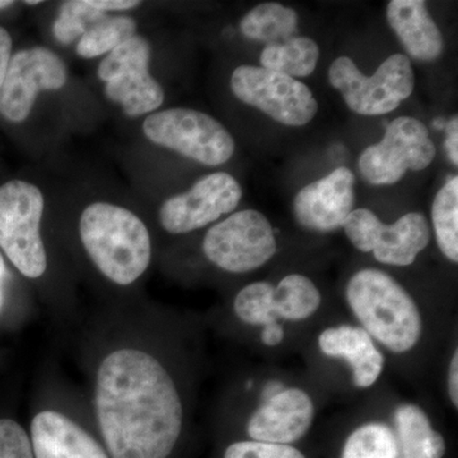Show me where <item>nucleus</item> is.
<instances>
[{
    "mask_svg": "<svg viewBox=\"0 0 458 458\" xmlns=\"http://www.w3.org/2000/svg\"><path fill=\"white\" fill-rule=\"evenodd\" d=\"M82 333L86 397L110 457L174 456L194 417L198 331L174 312L122 303Z\"/></svg>",
    "mask_w": 458,
    "mask_h": 458,
    "instance_id": "nucleus-1",
    "label": "nucleus"
},
{
    "mask_svg": "<svg viewBox=\"0 0 458 458\" xmlns=\"http://www.w3.org/2000/svg\"><path fill=\"white\" fill-rule=\"evenodd\" d=\"M436 147L427 126L414 117L401 116L388 123L385 137L364 150L360 171L372 185H393L408 171H421L432 164Z\"/></svg>",
    "mask_w": 458,
    "mask_h": 458,
    "instance_id": "nucleus-12",
    "label": "nucleus"
},
{
    "mask_svg": "<svg viewBox=\"0 0 458 458\" xmlns=\"http://www.w3.org/2000/svg\"><path fill=\"white\" fill-rule=\"evenodd\" d=\"M437 245L447 260L458 261V179L451 177L439 190L432 205Z\"/></svg>",
    "mask_w": 458,
    "mask_h": 458,
    "instance_id": "nucleus-24",
    "label": "nucleus"
},
{
    "mask_svg": "<svg viewBox=\"0 0 458 458\" xmlns=\"http://www.w3.org/2000/svg\"><path fill=\"white\" fill-rule=\"evenodd\" d=\"M445 147L448 158L454 165H458V119L457 116L452 117L445 123Z\"/></svg>",
    "mask_w": 458,
    "mask_h": 458,
    "instance_id": "nucleus-33",
    "label": "nucleus"
},
{
    "mask_svg": "<svg viewBox=\"0 0 458 458\" xmlns=\"http://www.w3.org/2000/svg\"><path fill=\"white\" fill-rule=\"evenodd\" d=\"M318 348L328 360H342L351 370L352 384L369 390L385 372V352L357 324H337L319 331Z\"/></svg>",
    "mask_w": 458,
    "mask_h": 458,
    "instance_id": "nucleus-17",
    "label": "nucleus"
},
{
    "mask_svg": "<svg viewBox=\"0 0 458 458\" xmlns=\"http://www.w3.org/2000/svg\"><path fill=\"white\" fill-rule=\"evenodd\" d=\"M45 200L41 190L22 180L0 186V251L33 282H44L49 254L42 237Z\"/></svg>",
    "mask_w": 458,
    "mask_h": 458,
    "instance_id": "nucleus-5",
    "label": "nucleus"
},
{
    "mask_svg": "<svg viewBox=\"0 0 458 458\" xmlns=\"http://www.w3.org/2000/svg\"><path fill=\"white\" fill-rule=\"evenodd\" d=\"M205 259L228 274L260 269L278 252L269 219L254 209L240 210L208 229L201 243Z\"/></svg>",
    "mask_w": 458,
    "mask_h": 458,
    "instance_id": "nucleus-7",
    "label": "nucleus"
},
{
    "mask_svg": "<svg viewBox=\"0 0 458 458\" xmlns=\"http://www.w3.org/2000/svg\"><path fill=\"white\" fill-rule=\"evenodd\" d=\"M349 242L361 252H372L388 267H410L429 245L432 238L426 216L412 212L393 225H385L369 209L352 210L343 225Z\"/></svg>",
    "mask_w": 458,
    "mask_h": 458,
    "instance_id": "nucleus-9",
    "label": "nucleus"
},
{
    "mask_svg": "<svg viewBox=\"0 0 458 458\" xmlns=\"http://www.w3.org/2000/svg\"><path fill=\"white\" fill-rule=\"evenodd\" d=\"M297 12L279 3H262L247 12L240 22L242 35L249 40L276 44L293 38L298 30Z\"/></svg>",
    "mask_w": 458,
    "mask_h": 458,
    "instance_id": "nucleus-20",
    "label": "nucleus"
},
{
    "mask_svg": "<svg viewBox=\"0 0 458 458\" xmlns=\"http://www.w3.org/2000/svg\"><path fill=\"white\" fill-rule=\"evenodd\" d=\"M354 181L349 168L339 167L324 179L304 186L293 201L298 223L318 233L343 228L354 207Z\"/></svg>",
    "mask_w": 458,
    "mask_h": 458,
    "instance_id": "nucleus-16",
    "label": "nucleus"
},
{
    "mask_svg": "<svg viewBox=\"0 0 458 458\" xmlns=\"http://www.w3.org/2000/svg\"><path fill=\"white\" fill-rule=\"evenodd\" d=\"M242 198V189L227 172H214L195 182L188 192L165 200L159 209V223L174 236L216 223L233 212Z\"/></svg>",
    "mask_w": 458,
    "mask_h": 458,
    "instance_id": "nucleus-15",
    "label": "nucleus"
},
{
    "mask_svg": "<svg viewBox=\"0 0 458 458\" xmlns=\"http://www.w3.org/2000/svg\"><path fill=\"white\" fill-rule=\"evenodd\" d=\"M11 5H13V2H11V0H0V9L8 8Z\"/></svg>",
    "mask_w": 458,
    "mask_h": 458,
    "instance_id": "nucleus-37",
    "label": "nucleus"
},
{
    "mask_svg": "<svg viewBox=\"0 0 458 458\" xmlns=\"http://www.w3.org/2000/svg\"><path fill=\"white\" fill-rule=\"evenodd\" d=\"M328 81L342 93L348 107L363 116L396 110L415 86L411 62L403 54L388 56L370 77L361 73L351 57H337L328 71Z\"/></svg>",
    "mask_w": 458,
    "mask_h": 458,
    "instance_id": "nucleus-6",
    "label": "nucleus"
},
{
    "mask_svg": "<svg viewBox=\"0 0 458 458\" xmlns=\"http://www.w3.org/2000/svg\"><path fill=\"white\" fill-rule=\"evenodd\" d=\"M447 393L452 408L458 409V349L452 352L447 369Z\"/></svg>",
    "mask_w": 458,
    "mask_h": 458,
    "instance_id": "nucleus-31",
    "label": "nucleus"
},
{
    "mask_svg": "<svg viewBox=\"0 0 458 458\" xmlns=\"http://www.w3.org/2000/svg\"><path fill=\"white\" fill-rule=\"evenodd\" d=\"M137 23L131 17L105 18L89 27L77 45V54L83 59H93L110 54L123 42L135 36Z\"/></svg>",
    "mask_w": 458,
    "mask_h": 458,
    "instance_id": "nucleus-26",
    "label": "nucleus"
},
{
    "mask_svg": "<svg viewBox=\"0 0 458 458\" xmlns=\"http://www.w3.org/2000/svg\"><path fill=\"white\" fill-rule=\"evenodd\" d=\"M150 55L149 42L135 35L111 51L98 66L105 95L122 105L129 117L153 113L164 104L165 90L149 73Z\"/></svg>",
    "mask_w": 458,
    "mask_h": 458,
    "instance_id": "nucleus-10",
    "label": "nucleus"
},
{
    "mask_svg": "<svg viewBox=\"0 0 458 458\" xmlns=\"http://www.w3.org/2000/svg\"><path fill=\"white\" fill-rule=\"evenodd\" d=\"M0 458H35L29 432L11 418H0Z\"/></svg>",
    "mask_w": 458,
    "mask_h": 458,
    "instance_id": "nucleus-29",
    "label": "nucleus"
},
{
    "mask_svg": "<svg viewBox=\"0 0 458 458\" xmlns=\"http://www.w3.org/2000/svg\"><path fill=\"white\" fill-rule=\"evenodd\" d=\"M345 301L358 327L384 351L405 355L420 345L426 333L423 311L408 289L386 271L367 267L352 274Z\"/></svg>",
    "mask_w": 458,
    "mask_h": 458,
    "instance_id": "nucleus-3",
    "label": "nucleus"
},
{
    "mask_svg": "<svg viewBox=\"0 0 458 458\" xmlns=\"http://www.w3.org/2000/svg\"><path fill=\"white\" fill-rule=\"evenodd\" d=\"M66 81L65 63L53 51L42 47L18 51L0 86V114L12 123L25 122L38 93L62 89Z\"/></svg>",
    "mask_w": 458,
    "mask_h": 458,
    "instance_id": "nucleus-14",
    "label": "nucleus"
},
{
    "mask_svg": "<svg viewBox=\"0 0 458 458\" xmlns=\"http://www.w3.org/2000/svg\"><path fill=\"white\" fill-rule=\"evenodd\" d=\"M319 47L312 38L293 36L288 40L267 45L260 54L262 68L288 77H309L318 65Z\"/></svg>",
    "mask_w": 458,
    "mask_h": 458,
    "instance_id": "nucleus-21",
    "label": "nucleus"
},
{
    "mask_svg": "<svg viewBox=\"0 0 458 458\" xmlns=\"http://www.w3.org/2000/svg\"><path fill=\"white\" fill-rule=\"evenodd\" d=\"M12 57V38L7 30L0 27V86L4 81Z\"/></svg>",
    "mask_w": 458,
    "mask_h": 458,
    "instance_id": "nucleus-34",
    "label": "nucleus"
},
{
    "mask_svg": "<svg viewBox=\"0 0 458 458\" xmlns=\"http://www.w3.org/2000/svg\"><path fill=\"white\" fill-rule=\"evenodd\" d=\"M273 309L280 322H303L321 309L318 285L302 274H289L273 286Z\"/></svg>",
    "mask_w": 458,
    "mask_h": 458,
    "instance_id": "nucleus-19",
    "label": "nucleus"
},
{
    "mask_svg": "<svg viewBox=\"0 0 458 458\" xmlns=\"http://www.w3.org/2000/svg\"><path fill=\"white\" fill-rule=\"evenodd\" d=\"M87 2L90 7L105 14L106 12L131 11L141 4V2H135V0H87Z\"/></svg>",
    "mask_w": 458,
    "mask_h": 458,
    "instance_id": "nucleus-32",
    "label": "nucleus"
},
{
    "mask_svg": "<svg viewBox=\"0 0 458 458\" xmlns=\"http://www.w3.org/2000/svg\"><path fill=\"white\" fill-rule=\"evenodd\" d=\"M77 231L93 270L114 291H131L146 276L153 260L152 236L131 210L96 201L84 208Z\"/></svg>",
    "mask_w": 458,
    "mask_h": 458,
    "instance_id": "nucleus-2",
    "label": "nucleus"
},
{
    "mask_svg": "<svg viewBox=\"0 0 458 458\" xmlns=\"http://www.w3.org/2000/svg\"><path fill=\"white\" fill-rule=\"evenodd\" d=\"M316 418V403L301 386L274 382L246 419L250 441L293 445L310 432Z\"/></svg>",
    "mask_w": 458,
    "mask_h": 458,
    "instance_id": "nucleus-13",
    "label": "nucleus"
},
{
    "mask_svg": "<svg viewBox=\"0 0 458 458\" xmlns=\"http://www.w3.org/2000/svg\"><path fill=\"white\" fill-rule=\"evenodd\" d=\"M445 123H447V122H445L442 117H438V119L434 120L433 126L437 131H445Z\"/></svg>",
    "mask_w": 458,
    "mask_h": 458,
    "instance_id": "nucleus-36",
    "label": "nucleus"
},
{
    "mask_svg": "<svg viewBox=\"0 0 458 458\" xmlns=\"http://www.w3.org/2000/svg\"><path fill=\"white\" fill-rule=\"evenodd\" d=\"M340 458H399L393 426L369 420L355 427L344 442Z\"/></svg>",
    "mask_w": 458,
    "mask_h": 458,
    "instance_id": "nucleus-23",
    "label": "nucleus"
},
{
    "mask_svg": "<svg viewBox=\"0 0 458 458\" xmlns=\"http://www.w3.org/2000/svg\"><path fill=\"white\" fill-rule=\"evenodd\" d=\"M29 436L35 458H111L86 394L57 379L41 385Z\"/></svg>",
    "mask_w": 458,
    "mask_h": 458,
    "instance_id": "nucleus-4",
    "label": "nucleus"
},
{
    "mask_svg": "<svg viewBox=\"0 0 458 458\" xmlns=\"http://www.w3.org/2000/svg\"><path fill=\"white\" fill-rule=\"evenodd\" d=\"M387 20L391 29L412 59L433 62L441 56L445 42L441 30L420 0H393L388 3Z\"/></svg>",
    "mask_w": 458,
    "mask_h": 458,
    "instance_id": "nucleus-18",
    "label": "nucleus"
},
{
    "mask_svg": "<svg viewBox=\"0 0 458 458\" xmlns=\"http://www.w3.org/2000/svg\"><path fill=\"white\" fill-rule=\"evenodd\" d=\"M285 337L286 330L283 322H276L260 328V342L267 348H278L284 343Z\"/></svg>",
    "mask_w": 458,
    "mask_h": 458,
    "instance_id": "nucleus-30",
    "label": "nucleus"
},
{
    "mask_svg": "<svg viewBox=\"0 0 458 458\" xmlns=\"http://www.w3.org/2000/svg\"><path fill=\"white\" fill-rule=\"evenodd\" d=\"M223 458H307L293 445L240 439L229 443Z\"/></svg>",
    "mask_w": 458,
    "mask_h": 458,
    "instance_id": "nucleus-28",
    "label": "nucleus"
},
{
    "mask_svg": "<svg viewBox=\"0 0 458 458\" xmlns=\"http://www.w3.org/2000/svg\"><path fill=\"white\" fill-rule=\"evenodd\" d=\"M393 428L399 458H428V441L436 429L426 410L414 403H400L393 412Z\"/></svg>",
    "mask_w": 458,
    "mask_h": 458,
    "instance_id": "nucleus-22",
    "label": "nucleus"
},
{
    "mask_svg": "<svg viewBox=\"0 0 458 458\" xmlns=\"http://www.w3.org/2000/svg\"><path fill=\"white\" fill-rule=\"evenodd\" d=\"M105 18H106V14L90 7L87 0L65 2L60 8L59 16L54 22V36L60 44H72L87 32L89 23L95 26Z\"/></svg>",
    "mask_w": 458,
    "mask_h": 458,
    "instance_id": "nucleus-27",
    "label": "nucleus"
},
{
    "mask_svg": "<svg viewBox=\"0 0 458 458\" xmlns=\"http://www.w3.org/2000/svg\"><path fill=\"white\" fill-rule=\"evenodd\" d=\"M148 140L205 165L228 162L236 149L233 137L210 114L191 108H167L143 123Z\"/></svg>",
    "mask_w": 458,
    "mask_h": 458,
    "instance_id": "nucleus-8",
    "label": "nucleus"
},
{
    "mask_svg": "<svg viewBox=\"0 0 458 458\" xmlns=\"http://www.w3.org/2000/svg\"><path fill=\"white\" fill-rule=\"evenodd\" d=\"M273 284L250 283L241 288L232 301V315L245 327L262 328L280 322L273 309Z\"/></svg>",
    "mask_w": 458,
    "mask_h": 458,
    "instance_id": "nucleus-25",
    "label": "nucleus"
},
{
    "mask_svg": "<svg viewBox=\"0 0 458 458\" xmlns=\"http://www.w3.org/2000/svg\"><path fill=\"white\" fill-rule=\"evenodd\" d=\"M40 0H26L25 2V4H29V5H36V4H40Z\"/></svg>",
    "mask_w": 458,
    "mask_h": 458,
    "instance_id": "nucleus-38",
    "label": "nucleus"
},
{
    "mask_svg": "<svg viewBox=\"0 0 458 458\" xmlns=\"http://www.w3.org/2000/svg\"><path fill=\"white\" fill-rule=\"evenodd\" d=\"M231 89L243 104L283 125H307L318 114V101L306 84L262 66H238L232 73Z\"/></svg>",
    "mask_w": 458,
    "mask_h": 458,
    "instance_id": "nucleus-11",
    "label": "nucleus"
},
{
    "mask_svg": "<svg viewBox=\"0 0 458 458\" xmlns=\"http://www.w3.org/2000/svg\"><path fill=\"white\" fill-rule=\"evenodd\" d=\"M7 265H5L4 256L0 251V316L3 315L5 307V284H7Z\"/></svg>",
    "mask_w": 458,
    "mask_h": 458,
    "instance_id": "nucleus-35",
    "label": "nucleus"
}]
</instances>
